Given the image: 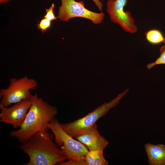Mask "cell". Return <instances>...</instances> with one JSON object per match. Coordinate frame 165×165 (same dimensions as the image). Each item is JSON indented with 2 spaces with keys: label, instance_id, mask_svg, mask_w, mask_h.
<instances>
[{
  "label": "cell",
  "instance_id": "cell-2",
  "mask_svg": "<svg viewBox=\"0 0 165 165\" xmlns=\"http://www.w3.org/2000/svg\"><path fill=\"white\" fill-rule=\"evenodd\" d=\"M49 130L40 131L22 144L20 149L29 158L27 165H58L66 158L58 146L53 141Z\"/></svg>",
  "mask_w": 165,
  "mask_h": 165
},
{
  "label": "cell",
  "instance_id": "cell-4",
  "mask_svg": "<svg viewBox=\"0 0 165 165\" xmlns=\"http://www.w3.org/2000/svg\"><path fill=\"white\" fill-rule=\"evenodd\" d=\"M48 126L53 132L55 141L68 161H82L85 159L89 151L83 144L65 132L58 120L55 118Z\"/></svg>",
  "mask_w": 165,
  "mask_h": 165
},
{
  "label": "cell",
  "instance_id": "cell-12",
  "mask_svg": "<svg viewBox=\"0 0 165 165\" xmlns=\"http://www.w3.org/2000/svg\"><path fill=\"white\" fill-rule=\"evenodd\" d=\"M145 35L147 41L151 44H157L162 42L165 43V38L159 30L151 29L145 33Z\"/></svg>",
  "mask_w": 165,
  "mask_h": 165
},
{
  "label": "cell",
  "instance_id": "cell-14",
  "mask_svg": "<svg viewBox=\"0 0 165 165\" xmlns=\"http://www.w3.org/2000/svg\"><path fill=\"white\" fill-rule=\"evenodd\" d=\"M52 21L46 18L42 19L37 24L38 29L41 30L42 32H46L51 26Z\"/></svg>",
  "mask_w": 165,
  "mask_h": 165
},
{
  "label": "cell",
  "instance_id": "cell-16",
  "mask_svg": "<svg viewBox=\"0 0 165 165\" xmlns=\"http://www.w3.org/2000/svg\"><path fill=\"white\" fill-rule=\"evenodd\" d=\"M94 2L99 10L102 12L103 9V5L100 0H92Z\"/></svg>",
  "mask_w": 165,
  "mask_h": 165
},
{
  "label": "cell",
  "instance_id": "cell-11",
  "mask_svg": "<svg viewBox=\"0 0 165 165\" xmlns=\"http://www.w3.org/2000/svg\"><path fill=\"white\" fill-rule=\"evenodd\" d=\"M103 150H89L85 160V165H107L108 162L103 155Z\"/></svg>",
  "mask_w": 165,
  "mask_h": 165
},
{
  "label": "cell",
  "instance_id": "cell-10",
  "mask_svg": "<svg viewBox=\"0 0 165 165\" xmlns=\"http://www.w3.org/2000/svg\"><path fill=\"white\" fill-rule=\"evenodd\" d=\"M144 147L149 165H165V145L148 143Z\"/></svg>",
  "mask_w": 165,
  "mask_h": 165
},
{
  "label": "cell",
  "instance_id": "cell-6",
  "mask_svg": "<svg viewBox=\"0 0 165 165\" xmlns=\"http://www.w3.org/2000/svg\"><path fill=\"white\" fill-rule=\"evenodd\" d=\"M61 4L59 8L57 18L61 20L68 22L75 17H81L90 20L93 23L101 24L104 20L105 14L97 13L85 7L83 1L75 0H61Z\"/></svg>",
  "mask_w": 165,
  "mask_h": 165
},
{
  "label": "cell",
  "instance_id": "cell-13",
  "mask_svg": "<svg viewBox=\"0 0 165 165\" xmlns=\"http://www.w3.org/2000/svg\"><path fill=\"white\" fill-rule=\"evenodd\" d=\"M160 56L156 61L147 65L146 67L148 69H150L154 66L158 64H165V45L160 48Z\"/></svg>",
  "mask_w": 165,
  "mask_h": 165
},
{
  "label": "cell",
  "instance_id": "cell-15",
  "mask_svg": "<svg viewBox=\"0 0 165 165\" xmlns=\"http://www.w3.org/2000/svg\"><path fill=\"white\" fill-rule=\"evenodd\" d=\"M54 4L52 3L49 8L46 9V14L44 16V18L47 19L51 21L56 20L58 18L57 17L55 16L54 14Z\"/></svg>",
  "mask_w": 165,
  "mask_h": 165
},
{
  "label": "cell",
  "instance_id": "cell-9",
  "mask_svg": "<svg viewBox=\"0 0 165 165\" xmlns=\"http://www.w3.org/2000/svg\"><path fill=\"white\" fill-rule=\"evenodd\" d=\"M74 138L83 144L89 150H104L108 144V141L99 133L96 123Z\"/></svg>",
  "mask_w": 165,
  "mask_h": 165
},
{
  "label": "cell",
  "instance_id": "cell-17",
  "mask_svg": "<svg viewBox=\"0 0 165 165\" xmlns=\"http://www.w3.org/2000/svg\"><path fill=\"white\" fill-rule=\"evenodd\" d=\"M10 0H0V3L1 4L5 3Z\"/></svg>",
  "mask_w": 165,
  "mask_h": 165
},
{
  "label": "cell",
  "instance_id": "cell-1",
  "mask_svg": "<svg viewBox=\"0 0 165 165\" xmlns=\"http://www.w3.org/2000/svg\"><path fill=\"white\" fill-rule=\"evenodd\" d=\"M31 105L25 120L18 130L11 131L10 135L22 144L27 141L38 132L49 130L48 125L58 113L57 107L45 101L37 94L30 99Z\"/></svg>",
  "mask_w": 165,
  "mask_h": 165
},
{
  "label": "cell",
  "instance_id": "cell-5",
  "mask_svg": "<svg viewBox=\"0 0 165 165\" xmlns=\"http://www.w3.org/2000/svg\"><path fill=\"white\" fill-rule=\"evenodd\" d=\"M37 86V81L27 76L19 79L11 78L7 87L0 90V104L7 107L23 100L29 99L33 95L31 90L35 89Z\"/></svg>",
  "mask_w": 165,
  "mask_h": 165
},
{
  "label": "cell",
  "instance_id": "cell-3",
  "mask_svg": "<svg viewBox=\"0 0 165 165\" xmlns=\"http://www.w3.org/2000/svg\"><path fill=\"white\" fill-rule=\"evenodd\" d=\"M128 91V89L126 90L110 101L104 103L83 117L69 123H60L61 127L67 134L74 138L96 123L97 121L105 116L110 109L117 105Z\"/></svg>",
  "mask_w": 165,
  "mask_h": 165
},
{
  "label": "cell",
  "instance_id": "cell-8",
  "mask_svg": "<svg viewBox=\"0 0 165 165\" xmlns=\"http://www.w3.org/2000/svg\"><path fill=\"white\" fill-rule=\"evenodd\" d=\"M31 105L29 99L23 100L6 107L0 104V122L11 125L15 128L20 127L24 122Z\"/></svg>",
  "mask_w": 165,
  "mask_h": 165
},
{
  "label": "cell",
  "instance_id": "cell-7",
  "mask_svg": "<svg viewBox=\"0 0 165 165\" xmlns=\"http://www.w3.org/2000/svg\"><path fill=\"white\" fill-rule=\"evenodd\" d=\"M127 3V0H108L106 12L111 21L118 24L124 31L133 34L138 29L130 12L124 11Z\"/></svg>",
  "mask_w": 165,
  "mask_h": 165
}]
</instances>
